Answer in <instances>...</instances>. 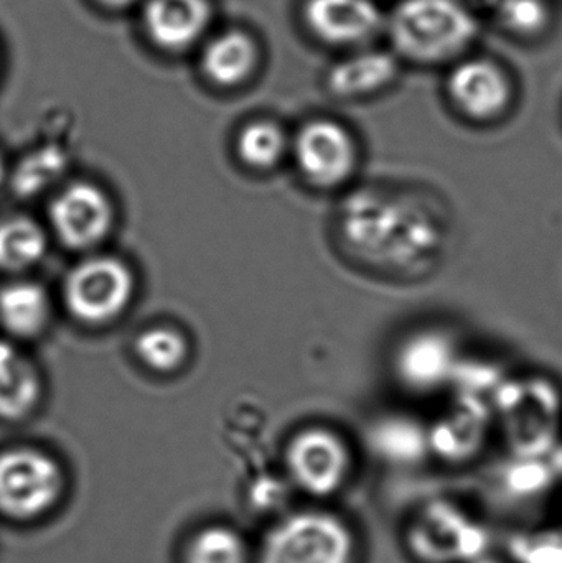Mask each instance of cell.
<instances>
[{"mask_svg": "<svg viewBox=\"0 0 562 563\" xmlns=\"http://www.w3.org/2000/svg\"><path fill=\"white\" fill-rule=\"evenodd\" d=\"M409 542L426 563H478L487 534L458 506L434 503L412 522Z\"/></svg>", "mask_w": 562, "mask_h": 563, "instance_id": "obj_7", "label": "cell"}, {"mask_svg": "<svg viewBox=\"0 0 562 563\" xmlns=\"http://www.w3.org/2000/svg\"><path fill=\"white\" fill-rule=\"evenodd\" d=\"M459 347L451 333L425 328L409 334L396 351L399 380L416 393H429L451 377L458 364Z\"/></svg>", "mask_w": 562, "mask_h": 563, "instance_id": "obj_10", "label": "cell"}, {"mask_svg": "<svg viewBox=\"0 0 562 563\" xmlns=\"http://www.w3.org/2000/svg\"><path fill=\"white\" fill-rule=\"evenodd\" d=\"M477 30V20L458 0H403L389 22L398 52L422 63L458 55Z\"/></svg>", "mask_w": 562, "mask_h": 563, "instance_id": "obj_3", "label": "cell"}, {"mask_svg": "<svg viewBox=\"0 0 562 563\" xmlns=\"http://www.w3.org/2000/svg\"><path fill=\"white\" fill-rule=\"evenodd\" d=\"M359 538L339 512L323 508L290 511L261 541L256 563H356Z\"/></svg>", "mask_w": 562, "mask_h": 563, "instance_id": "obj_2", "label": "cell"}, {"mask_svg": "<svg viewBox=\"0 0 562 563\" xmlns=\"http://www.w3.org/2000/svg\"><path fill=\"white\" fill-rule=\"evenodd\" d=\"M256 59L253 38L241 30H231L208 43L201 56V68L211 82L231 88L251 75Z\"/></svg>", "mask_w": 562, "mask_h": 563, "instance_id": "obj_15", "label": "cell"}, {"mask_svg": "<svg viewBox=\"0 0 562 563\" xmlns=\"http://www.w3.org/2000/svg\"><path fill=\"white\" fill-rule=\"evenodd\" d=\"M511 552L518 563H562V522L518 536Z\"/></svg>", "mask_w": 562, "mask_h": 563, "instance_id": "obj_22", "label": "cell"}, {"mask_svg": "<svg viewBox=\"0 0 562 563\" xmlns=\"http://www.w3.org/2000/svg\"><path fill=\"white\" fill-rule=\"evenodd\" d=\"M290 155L307 187L335 191L359 170L360 152L345 125L329 119L307 122L290 142Z\"/></svg>", "mask_w": 562, "mask_h": 563, "instance_id": "obj_5", "label": "cell"}, {"mask_svg": "<svg viewBox=\"0 0 562 563\" xmlns=\"http://www.w3.org/2000/svg\"><path fill=\"white\" fill-rule=\"evenodd\" d=\"M99 5L104 7V9L109 10H122L131 7L132 3L137 2V0H96Z\"/></svg>", "mask_w": 562, "mask_h": 563, "instance_id": "obj_24", "label": "cell"}, {"mask_svg": "<svg viewBox=\"0 0 562 563\" xmlns=\"http://www.w3.org/2000/svg\"><path fill=\"white\" fill-rule=\"evenodd\" d=\"M63 489L55 460L35 450H10L0 455V512L32 519L48 511Z\"/></svg>", "mask_w": 562, "mask_h": 563, "instance_id": "obj_6", "label": "cell"}, {"mask_svg": "<svg viewBox=\"0 0 562 563\" xmlns=\"http://www.w3.org/2000/svg\"><path fill=\"white\" fill-rule=\"evenodd\" d=\"M396 75V62L385 53H363L339 63L330 71L329 86L335 95H368L383 88Z\"/></svg>", "mask_w": 562, "mask_h": 563, "instance_id": "obj_17", "label": "cell"}, {"mask_svg": "<svg viewBox=\"0 0 562 563\" xmlns=\"http://www.w3.org/2000/svg\"><path fill=\"white\" fill-rule=\"evenodd\" d=\"M135 353L142 363L158 373H170L187 360L185 338L170 328L158 327L144 331L135 341Z\"/></svg>", "mask_w": 562, "mask_h": 563, "instance_id": "obj_21", "label": "cell"}, {"mask_svg": "<svg viewBox=\"0 0 562 563\" xmlns=\"http://www.w3.org/2000/svg\"><path fill=\"white\" fill-rule=\"evenodd\" d=\"M310 29L330 43H355L368 38L382 25V13L372 0H309Z\"/></svg>", "mask_w": 562, "mask_h": 563, "instance_id": "obj_13", "label": "cell"}, {"mask_svg": "<svg viewBox=\"0 0 562 563\" xmlns=\"http://www.w3.org/2000/svg\"><path fill=\"white\" fill-rule=\"evenodd\" d=\"M478 563H484V561H482V562H478Z\"/></svg>", "mask_w": 562, "mask_h": 563, "instance_id": "obj_26", "label": "cell"}, {"mask_svg": "<svg viewBox=\"0 0 562 563\" xmlns=\"http://www.w3.org/2000/svg\"><path fill=\"white\" fill-rule=\"evenodd\" d=\"M49 301L33 282H13L0 288V323L9 333L32 338L48 323Z\"/></svg>", "mask_w": 562, "mask_h": 563, "instance_id": "obj_16", "label": "cell"}, {"mask_svg": "<svg viewBox=\"0 0 562 563\" xmlns=\"http://www.w3.org/2000/svg\"><path fill=\"white\" fill-rule=\"evenodd\" d=\"M498 13L504 25L518 33L538 32L548 22L543 0H502Z\"/></svg>", "mask_w": 562, "mask_h": 563, "instance_id": "obj_23", "label": "cell"}, {"mask_svg": "<svg viewBox=\"0 0 562 563\" xmlns=\"http://www.w3.org/2000/svg\"><path fill=\"white\" fill-rule=\"evenodd\" d=\"M3 175V165H2V158H0V180H2Z\"/></svg>", "mask_w": 562, "mask_h": 563, "instance_id": "obj_25", "label": "cell"}, {"mask_svg": "<svg viewBox=\"0 0 562 563\" xmlns=\"http://www.w3.org/2000/svg\"><path fill=\"white\" fill-rule=\"evenodd\" d=\"M449 91L458 108L475 121L497 118L510 101V86L504 73L484 59L458 66L449 81Z\"/></svg>", "mask_w": 562, "mask_h": 563, "instance_id": "obj_12", "label": "cell"}, {"mask_svg": "<svg viewBox=\"0 0 562 563\" xmlns=\"http://www.w3.org/2000/svg\"><path fill=\"white\" fill-rule=\"evenodd\" d=\"M290 483L313 499L339 495L353 472V453L342 433L332 427L307 426L297 430L284 453Z\"/></svg>", "mask_w": 562, "mask_h": 563, "instance_id": "obj_4", "label": "cell"}, {"mask_svg": "<svg viewBox=\"0 0 562 563\" xmlns=\"http://www.w3.org/2000/svg\"><path fill=\"white\" fill-rule=\"evenodd\" d=\"M131 271L112 257L85 261L69 273L65 300L73 317L88 324L114 320L132 300Z\"/></svg>", "mask_w": 562, "mask_h": 563, "instance_id": "obj_8", "label": "cell"}, {"mask_svg": "<svg viewBox=\"0 0 562 563\" xmlns=\"http://www.w3.org/2000/svg\"><path fill=\"white\" fill-rule=\"evenodd\" d=\"M188 563H256V558L240 532L228 526H211L191 541Z\"/></svg>", "mask_w": 562, "mask_h": 563, "instance_id": "obj_20", "label": "cell"}, {"mask_svg": "<svg viewBox=\"0 0 562 563\" xmlns=\"http://www.w3.org/2000/svg\"><path fill=\"white\" fill-rule=\"evenodd\" d=\"M287 154H290V141L276 122H250L238 134V158L251 170H274L283 164Z\"/></svg>", "mask_w": 562, "mask_h": 563, "instance_id": "obj_18", "label": "cell"}, {"mask_svg": "<svg viewBox=\"0 0 562 563\" xmlns=\"http://www.w3.org/2000/svg\"><path fill=\"white\" fill-rule=\"evenodd\" d=\"M45 250V234L33 221L12 218L0 223V269H29L42 260Z\"/></svg>", "mask_w": 562, "mask_h": 563, "instance_id": "obj_19", "label": "cell"}, {"mask_svg": "<svg viewBox=\"0 0 562 563\" xmlns=\"http://www.w3.org/2000/svg\"><path fill=\"white\" fill-rule=\"evenodd\" d=\"M49 217L63 244L71 250H88L111 230L112 207L95 185L75 184L55 198Z\"/></svg>", "mask_w": 562, "mask_h": 563, "instance_id": "obj_9", "label": "cell"}, {"mask_svg": "<svg viewBox=\"0 0 562 563\" xmlns=\"http://www.w3.org/2000/svg\"><path fill=\"white\" fill-rule=\"evenodd\" d=\"M40 377L29 360L0 341V419H25L40 399Z\"/></svg>", "mask_w": 562, "mask_h": 563, "instance_id": "obj_14", "label": "cell"}, {"mask_svg": "<svg viewBox=\"0 0 562 563\" xmlns=\"http://www.w3.org/2000/svg\"><path fill=\"white\" fill-rule=\"evenodd\" d=\"M337 238L349 260L368 273L421 279L444 256L449 218L428 191L366 185L342 201Z\"/></svg>", "mask_w": 562, "mask_h": 563, "instance_id": "obj_1", "label": "cell"}, {"mask_svg": "<svg viewBox=\"0 0 562 563\" xmlns=\"http://www.w3.org/2000/svg\"><path fill=\"white\" fill-rule=\"evenodd\" d=\"M210 0H147L144 26L148 38L167 52L194 45L210 25Z\"/></svg>", "mask_w": 562, "mask_h": 563, "instance_id": "obj_11", "label": "cell"}]
</instances>
